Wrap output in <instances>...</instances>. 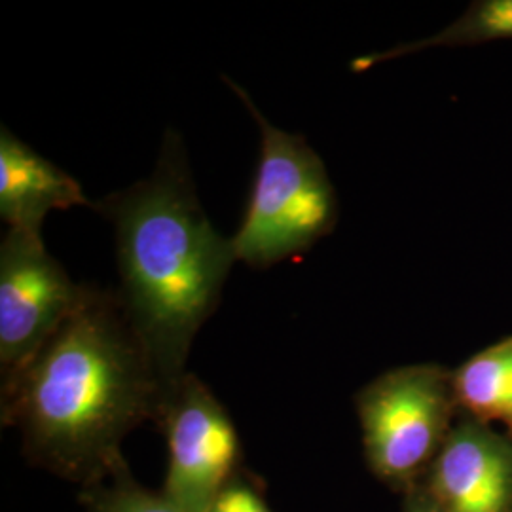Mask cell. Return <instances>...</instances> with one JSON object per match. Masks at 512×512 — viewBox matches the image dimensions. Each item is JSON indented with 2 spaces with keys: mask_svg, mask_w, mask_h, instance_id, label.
<instances>
[{
  "mask_svg": "<svg viewBox=\"0 0 512 512\" xmlns=\"http://www.w3.org/2000/svg\"><path fill=\"white\" fill-rule=\"evenodd\" d=\"M423 488L446 512H512V437L461 416Z\"/></svg>",
  "mask_w": 512,
  "mask_h": 512,
  "instance_id": "7",
  "label": "cell"
},
{
  "mask_svg": "<svg viewBox=\"0 0 512 512\" xmlns=\"http://www.w3.org/2000/svg\"><path fill=\"white\" fill-rule=\"evenodd\" d=\"M501 40H512V0H475L437 35L397 44L385 52L361 55L351 63V71L365 73L385 61L433 48H469Z\"/></svg>",
  "mask_w": 512,
  "mask_h": 512,
  "instance_id": "10",
  "label": "cell"
},
{
  "mask_svg": "<svg viewBox=\"0 0 512 512\" xmlns=\"http://www.w3.org/2000/svg\"><path fill=\"white\" fill-rule=\"evenodd\" d=\"M452 384L463 416L499 421L512 437V336L469 357L452 372Z\"/></svg>",
  "mask_w": 512,
  "mask_h": 512,
  "instance_id": "9",
  "label": "cell"
},
{
  "mask_svg": "<svg viewBox=\"0 0 512 512\" xmlns=\"http://www.w3.org/2000/svg\"><path fill=\"white\" fill-rule=\"evenodd\" d=\"M209 512H272V509L249 480L236 475L224 486Z\"/></svg>",
  "mask_w": 512,
  "mask_h": 512,
  "instance_id": "12",
  "label": "cell"
},
{
  "mask_svg": "<svg viewBox=\"0 0 512 512\" xmlns=\"http://www.w3.org/2000/svg\"><path fill=\"white\" fill-rule=\"evenodd\" d=\"M76 285L48 253L42 234L8 230L0 243V374L2 391L16 384L78 306Z\"/></svg>",
  "mask_w": 512,
  "mask_h": 512,
  "instance_id": "6",
  "label": "cell"
},
{
  "mask_svg": "<svg viewBox=\"0 0 512 512\" xmlns=\"http://www.w3.org/2000/svg\"><path fill=\"white\" fill-rule=\"evenodd\" d=\"M404 512H446L439 503L429 495V492L423 488V484H418L406 494V507Z\"/></svg>",
  "mask_w": 512,
  "mask_h": 512,
  "instance_id": "13",
  "label": "cell"
},
{
  "mask_svg": "<svg viewBox=\"0 0 512 512\" xmlns=\"http://www.w3.org/2000/svg\"><path fill=\"white\" fill-rule=\"evenodd\" d=\"M114 226L120 302L162 385L181 378L192 342L217 310L230 238L205 215L179 133L167 131L150 177L95 207Z\"/></svg>",
  "mask_w": 512,
  "mask_h": 512,
  "instance_id": "2",
  "label": "cell"
},
{
  "mask_svg": "<svg viewBox=\"0 0 512 512\" xmlns=\"http://www.w3.org/2000/svg\"><path fill=\"white\" fill-rule=\"evenodd\" d=\"M156 421L167 440L162 495L183 512H209L238 475V429L213 391L192 372L162 387Z\"/></svg>",
  "mask_w": 512,
  "mask_h": 512,
  "instance_id": "5",
  "label": "cell"
},
{
  "mask_svg": "<svg viewBox=\"0 0 512 512\" xmlns=\"http://www.w3.org/2000/svg\"><path fill=\"white\" fill-rule=\"evenodd\" d=\"M260 128V158L243 219L230 238L238 262L268 270L332 234L340 207L321 156L274 124L239 84L222 76Z\"/></svg>",
  "mask_w": 512,
  "mask_h": 512,
  "instance_id": "3",
  "label": "cell"
},
{
  "mask_svg": "<svg viewBox=\"0 0 512 512\" xmlns=\"http://www.w3.org/2000/svg\"><path fill=\"white\" fill-rule=\"evenodd\" d=\"M95 207L84 188L10 129L0 131V217L8 230L40 234L52 211Z\"/></svg>",
  "mask_w": 512,
  "mask_h": 512,
  "instance_id": "8",
  "label": "cell"
},
{
  "mask_svg": "<svg viewBox=\"0 0 512 512\" xmlns=\"http://www.w3.org/2000/svg\"><path fill=\"white\" fill-rule=\"evenodd\" d=\"M162 387L118 293L86 285L67 321L2 391V423L18 427L40 467L86 486L124 459L126 435L156 420Z\"/></svg>",
  "mask_w": 512,
  "mask_h": 512,
  "instance_id": "1",
  "label": "cell"
},
{
  "mask_svg": "<svg viewBox=\"0 0 512 512\" xmlns=\"http://www.w3.org/2000/svg\"><path fill=\"white\" fill-rule=\"evenodd\" d=\"M80 503L86 512H183L162 492L143 488L131 475L126 459L105 478L86 484L80 492Z\"/></svg>",
  "mask_w": 512,
  "mask_h": 512,
  "instance_id": "11",
  "label": "cell"
},
{
  "mask_svg": "<svg viewBox=\"0 0 512 512\" xmlns=\"http://www.w3.org/2000/svg\"><path fill=\"white\" fill-rule=\"evenodd\" d=\"M355 406L370 469L408 494L439 456L458 403L452 372L421 363L387 370L357 393Z\"/></svg>",
  "mask_w": 512,
  "mask_h": 512,
  "instance_id": "4",
  "label": "cell"
}]
</instances>
